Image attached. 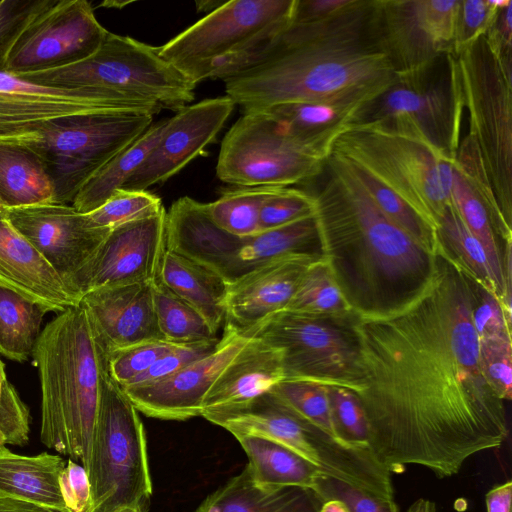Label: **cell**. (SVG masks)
<instances>
[{
  "label": "cell",
  "instance_id": "cell-10",
  "mask_svg": "<svg viewBox=\"0 0 512 512\" xmlns=\"http://www.w3.org/2000/svg\"><path fill=\"white\" fill-rule=\"evenodd\" d=\"M153 117L136 114H86L46 122L19 142L42 161L55 203L72 204L83 185L111 158L137 139Z\"/></svg>",
  "mask_w": 512,
  "mask_h": 512
},
{
  "label": "cell",
  "instance_id": "cell-41",
  "mask_svg": "<svg viewBox=\"0 0 512 512\" xmlns=\"http://www.w3.org/2000/svg\"><path fill=\"white\" fill-rule=\"evenodd\" d=\"M344 160L362 187L385 216L430 251L436 253L439 246L437 230L426 222L396 193L365 170L355 166L346 159Z\"/></svg>",
  "mask_w": 512,
  "mask_h": 512
},
{
  "label": "cell",
  "instance_id": "cell-34",
  "mask_svg": "<svg viewBox=\"0 0 512 512\" xmlns=\"http://www.w3.org/2000/svg\"><path fill=\"white\" fill-rule=\"evenodd\" d=\"M166 120L151 124L137 139L111 158L83 185L71 205L78 212L88 214L122 188L156 146Z\"/></svg>",
  "mask_w": 512,
  "mask_h": 512
},
{
  "label": "cell",
  "instance_id": "cell-16",
  "mask_svg": "<svg viewBox=\"0 0 512 512\" xmlns=\"http://www.w3.org/2000/svg\"><path fill=\"white\" fill-rule=\"evenodd\" d=\"M107 31L86 0H47L12 47L5 71L14 75L58 68L84 60Z\"/></svg>",
  "mask_w": 512,
  "mask_h": 512
},
{
  "label": "cell",
  "instance_id": "cell-53",
  "mask_svg": "<svg viewBox=\"0 0 512 512\" xmlns=\"http://www.w3.org/2000/svg\"><path fill=\"white\" fill-rule=\"evenodd\" d=\"M473 325L478 340L511 337V321L507 319L500 301L494 293L479 284Z\"/></svg>",
  "mask_w": 512,
  "mask_h": 512
},
{
  "label": "cell",
  "instance_id": "cell-11",
  "mask_svg": "<svg viewBox=\"0 0 512 512\" xmlns=\"http://www.w3.org/2000/svg\"><path fill=\"white\" fill-rule=\"evenodd\" d=\"M326 159L263 111L244 112L223 138L217 177L240 187H288L323 171Z\"/></svg>",
  "mask_w": 512,
  "mask_h": 512
},
{
  "label": "cell",
  "instance_id": "cell-47",
  "mask_svg": "<svg viewBox=\"0 0 512 512\" xmlns=\"http://www.w3.org/2000/svg\"><path fill=\"white\" fill-rule=\"evenodd\" d=\"M313 212V194L297 188L275 187L261 206L260 231L284 226Z\"/></svg>",
  "mask_w": 512,
  "mask_h": 512
},
{
  "label": "cell",
  "instance_id": "cell-59",
  "mask_svg": "<svg viewBox=\"0 0 512 512\" xmlns=\"http://www.w3.org/2000/svg\"><path fill=\"white\" fill-rule=\"evenodd\" d=\"M406 512H436V505L429 499L419 498L409 506Z\"/></svg>",
  "mask_w": 512,
  "mask_h": 512
},
{
  "label": "cell",
  "instance_id": "cell-26",
  "mask_svg": "<svg viewBox=\"0 0 512 512\" xmlns=\"http://www.w3.org/2000/svg\"><path fill=\"white\" fill-rule=\"evenodd\" d=\"M384 92L367 89L321 101L274 105L259 111L272 117L287 135L327 158L340 131Z\"/></svg>",
  "mask_w": 512,
  "mask_h": 512
},
{
  "label": "cell",
  "instance_id": "cell-50",
  "mask_svg": "<svg viewBox=\"0 0 512 512\" xmlns=\"http://www.w3.org/2000/svg\"><path fill=\"white\" fill-rule=\"evenodd\" d=\"M322 503L341 501L350 512H399L394 500L377 497L338 479L321 474L311 490Z\"/></svg>",
  "mask_w": 512,
  "mask_h": 512
},
{
  "label": "cell",
  "instance_id": "cell-15",
  "mask_svg": "<svg viewBox=\"0 0 512 512\" xmlns=\"http://www.w3.org/2000/svg\"><path fill=\"white\" fill-rule=\"evenodd\" d=\"M459 0H373L379 49L397 76L452 53Z\"/></svg>",
  "mask_w": 512,
  "mask_h": 512
},
{
  "label": "cell",
  "instance_id": "cell-62",
  "mask_svg": "<svg viewBox=\"0 0 512 512\" xmlns=\"http://www.w3.org/2000/svg\"><path fill=\"white\" fill-rule=\"evenodd\" d=\"M132 1H105L103 2L101 5L102 6H105V7H108V8H118V9H121L123 7H125L126 5H129L131 4Z\"/></svg>",
  "mask_w": 512,
  "mask_h": 512
},
{
  "label": "cell",
  "instance_id": "cell-29",
  "mask_svg": "<svg viewBox=\"0 0 512 512\" xmlns=\"http://www.w3.org/2000/svg\"><path fill=\"white\" fill-rule=\"evenodd\" d=\"M320 505L308 489L257 486L246 465L208 495L195 512H318Z\"/></svg>",
  "mask_w": 512,
  "mask_h": 512
},
{
  "label": "cell",
  "instance_id": "cell-55",
  "mask_svg": "<svg viewBox=\"0 0 512 512\" xmlns=\"http://www.w3.org/2000/svg\"><path fill=\"white\" fill-rule=\"evenodd\" d=\"M61 496L67 512H91V488L85 468L68 459L59 476Z\"/></svg>",
  "mask_w": 512,
  "mask_h": 512
},
{
  "label": "cell",
  "instance_id": "cell-58",
  "mask_svg": "<svg viewBox=\"0 0 512 512\" xmlns=\"http://www.w3.org/2000/svg\"><path fill=\"white\" fill-rule=\"evenodd\" d=\"M0 512H54L25 502L0 498Z\"/></svg>",
  "mask_w": 512,
  "mask_h": 512
},
{
  "label": "cell",
  "instance_id": "cell-4",
  "mask_svg": "<svg viewBox=\"0 0 512 512\" xmlns=\"http://www.w3.org/2000/svg\"><path fill=\"white\" fill-rule=\"evenodd\" d=\"M41 387L40 440L86 468L107 371V352L79 303L58 313L32 353Z\"/></svg>",
  "mask_w": 512,
  "mask_h": 512
},
{
  "label": "cell",
  "instance_id": "cell-22",
  "mask_svg": "<svg viewBox=\"0 0 512 512\" xmlns=\"http://www.w3.org/2000/svg\"><path fill=\"white\" fill-rule=\"evenodd\" d=\"M153 282L99 288L81 297L79 303L107 355L142 342L163 340L154 311Z\"/></svg>",
  "mask_w": 512,
  "mask_h": 512
},
{
  "label": "cell",
  "instance_id": "cell-1",
  "mask_svg": "<svg viewBox=\"0 0 512 512\" xmlns=\"http://www.w3.org/2000/svg\"><path fill=\"white\" fill-rule=\"evenodd\" d=\"M477 286L439 246L415 297L350 318L357 355L348 390L363 408L371 451L392 474L418 465L451 477L508 437L506 401L480 362Z\"/></svg>",
  "mask_w": 512,
  "mask_h": 512
},
{
  "label": "cell",
  "instance_id": "cell-60",
  "mask_svg": "<svg viewBox=\"0 0 512 512\" xmlns=\"http://www.w3.org/2000/svg\"><path fill=\"white\" fill-rule=\"evenodd\" d=\"M227 1L221 0H197L195 5L198 12H206L207 14L217 10L223 6Z\"/></svg>",
  "mask_w": 512,
  "mask_h": 512
},
{
  "label": "cell",
  "instance_id": "cell-39",
  "mask_svg": "<svg viewBox=\"0 0 512 512\" xmlns=\"http://www.w3.org/2000/svg\"><path fill=\"white\" fill-rule=\"evenodd\" d=\"M452 202L461 219L483 246L504 301L503 255L489 214L462 172L453 162Z\"/></svg>",
  "mask_w": 512,
  "mask_h": 512
},
{
  "label": "cell",
  "instance_id": "cell-51",
  "mask_svg": "<svg viewBox=\"0 0 512 512\" xmlns=\"http://www.w3.org/2000/svg\"><path fill=\"white\" fill-rule=\"evenodd\" d=\"M512 338L478 340L482 369L504 401L512 397Z\"/></svg>",
  "mask_w": 512,
  "mask_h": 512
},
{
  "label": "cell",
  "instance_id": "cell-32",
  "mask_svg": "<svg viewBox=\"0 0 512 512\" xmlns=\"http://www.w3.org/2000/svg\"><path fill=\"white\" fill-rule=\"evenodd\" d=\"M55 203L45 167L28 146L0 142V204L3 208Z\"/></svg>",
  "mask_w": 512,
  "mask_h": 512
},
{
  "label": "cell",
  "instance_id": "cell-45",
  "mask_svg": "<svg viewBox=\"0 0 512 512\" xmlns=\"http://www.w3.org/2000/svg\"><path fill=\"white\" fill-rule=\"evenodd\" d=\"M179 346L153 340L115 350L107 355L108 372L119 386L127 387L162 356Z\"/></svg>",
  "mask_w": 512,
  "mask_h": 512
},
{
  "label": "cell",
  "instance_id": "cell-38",
  "mask_svg": "<svg viewBox=\"0 0 512 512\" xmlns=\"http://www.w3.org/2000/svg\"><path fill=\"white\" fill-rule=\"evenodd\" d=\"M285 310L333 318L354 314L323 257L305 269Z\"/></svg>",
  "mask_w": 512,
  "mask_h": 512
},
{
  "label": "cell",
  "instance_id": "cell-18",
  "mask_svg": "<svg viewBox=\"0 0 512 512\" xmlns=\"http://www.w3.org/2000/svg\"><path fill=\"white\" fill-rule=\"evenodd\" d=\"M166 210L111 229L68 287L80 302L86 293L104 287L153 282L165 244Z\"/></svg>",
  "mask_w": 512,
  "mask_h": 512
},
{
  "label": "cell",
  "instance_id": "cell-54",
  "mask_svg": "<svg viewBox=\"0 0 512 512\" xmlns=\"http://www.w3.org/2000/svg\"><path fill=\"white\" fill-rule=\"evenodd\" d=\"M219 339L213 342L181 345L175 348L157 360L127 387L153 383L173 375L190 363L209 354L215 348Z\"/></svg>",
  "mask_w": 512,
  "mask_h": 512
},
{
  "label": "cell",
  "instance_id": "cell-63",
  "mask_svg": "<svg viewBox=\"0 0 512 512\" xmlns=\"http://www.w3.org/2000/svg\"><path fill=\"white\" fill-rule=\"evenodd\" d=\"M116 512H139V511L135 510V509L125 508V509L118 510Z\"/></svg>",
  "mask_w": 512,
  "mask_h": 512
},
{
  "label": "cell",
  "instance_id": "cell-31",
  "mask_svg": "<svg viewBox=\"0 0 512 512\" xmlns=\"http://www.w3.org/2000/svg\"><path fill=\"white\" fill-rule=\"evenodd\" d=\"M248 457V470L260 487H298L313 490L322 474L293 450L258 435H233Z\"/></svg>",
  "mask_w": 512,
  "mask_h": 512
},
{
  "label": "cell",
  "instance_id": "cell-8",
  "mask_svg": "<svg viewBox=\"0 0 512 512\" xmlns=\"http://www.w3.org/2000/svg\"><path fill=\"white\" fill-rule=\"evenodd\" d=\"M469 132L506 222H512V67L490 50L485 37L455 55Z\"/></svg>",
  "mask_w": 512,
  "mask_h": 512
},
{
  "label": "cell",
  "instance_id": "cell-13",
  "mask_svg": "<svg viewBox=\"0 0 512 512\" xmlns=\"http://www.w3.org/2000/svg\"><path fill=\"white\" fill-rule=\"evenodd\" d=\"M295 4L296 0H229L157 47L158 54L197 85L219 58L272 26L292 23Z\"/></svg>",
  "mask_w": 512,
  "mask_h": 512
},
{
  "label": "cell",
  "instance_id": "cell-7",
  "mask_svg": "<svg viewBox=\"0 0 512 512\" xmlns=\"http://www.w3.org/2000/svg\"><path fill=\"white\" fill-rule=\"evenodd\" d=\"M18 77L44 86L112 92L175 111L194 100L196 87L158 54L157 47L111 32L84 60Z\"/></svg>",
  "mask_w": 512,
  "mask_h": 512
},
{
  "label": "cell",
  "instance_id": "cell-43",
  "mask_svg": "<svg viewBox=\"0 0 512 512\" xmlns=\"http://www.w3.org/2000/svg\"><path fill=\"white\" fill-rule=\"evenodd\" d=\"M454 162L484 204L495 233L504 245L512 241V228L501 213L479 147L471 135L467 134L459 143Z\"/></svg>",
  "mask_w": 512,
  "mask_h": 512
},
{
  "label": "cell",
  "instance_id": "cell-42",
  "mask_svg": "<svg viewBox=\"0 0 512 512\" xmlns=\"http://www.w3.org/2000/svg\"><path fill=\"white\" fill-rule=\"evenodd\" d=\"M270 391L302 418L341 441L334 422L327 386L303 380L283 379Z\"/></svg>",
  "mask_w": 512,
  "mask_h": 512
},
{
  "label": "cell",
  "instance_id": "cell-64",
  "mask_svg": "<svg viewBox=\"0 0 512 512\" xmlns=\"http://www.w3.org/2000/svg\"><path fill=\"white\" fill-rule=\"evenodd\" d=\"M2 215H3V207H2V205L0 204V216H2Z\"/></svg>",
  "mask_w": 512,
  "mask_h": 512
},
{
  "label": "cell",
  "instance_id": "cell-19",
  "mask_svg": "<svg viewBox=\"0 0 512 512\" xmlns=\"http://www.w3.org/2000/svg\"><path fill=\"white\" fill-rule=\"evenodd\" d=\"M3 215L40 252L67 286L111 231V228L94 226L87 214L69 204L3 208Z\"/></svg>",
  "mask_w": 512,
  "mask_h": 512
},
{
  "label": "cell",
  "instance_id": "cell-49",
  "mask_svg": "<svg viewBox=\"0 0 512 512\" xmlns=\"http://www.w3.org/2000/svg\"><path fill=\"white\" fill-rule=\"evenodd\" d=\"M327 391L340 440L351 445L369 446L365 414L356 395L338 386H327Z\"/></svg>",
  "mask_w": 512,
  "mask_h": 512
},
{
  "label": "cell",
  "instance_id": "cell-37",
  "mask_svg": "<svg viewBox=\"0 0 512 512\" xmlns=\"http://www.w3.org/2000/svg\"><path fill=\"white\" fill-rule=\"evenodd\" d=\"M152 294L157 325L164 341L192 345L219 339L205 318L158 278L152 283Z\"/></svg>",
  "mask_w": 512,
  "mask_h": 512
},
{
  "label": "cell",
  "instance_id": "cell-61",
  "mask_svg": "<svg viewBox=\"0 0 512 512\" xmlns=\"http://www.w3.org/2000/svg\"><path fill=\"white\" fill-rule=\"evenodd\" d=\"M318 512H350L339 500H327L322 502Z\"/></svg>",
  "mask_w": 512,
  "mask_h": 512
},
{
  "label": "cell",
  "instance_id": "cell-28",
  "mask_svg": "<svg viewBox=\"0 0 512 512\" xmlns=\"http://www.w3.org/2000/svg\"><path fill=\"white\" fill-rule=\"evenodd\" d=\"M66 463L60 455L48 452L20 455L0 445V498L67 512L59 486V476Z\"/></svg>",
  "mask_w": 512,
  "mask_h": 512
},
{
  "label": "cell",
  "instance_id": "cell-24",
  "mask_svg": "<svg viewBox=\"0 0 512 512\" xmlns=\"http://www.w3.org/2000/svg\"><path fill=\"white\" fill-rule=\"evenodd\" d=\"M321 255L272 262L228 283L225 323L246 331L286 309L305 269Z\"/></svg>",
  "mask_w": 512,
  "mask_h": 512
},
{
  "label": "cell",
  "instance_id": "cell-36",
  "mask_svg": "<svg viewBox=\"0 0 512 512\" xmlns=\"http://www.w3.org/2000/svg\"><path fill=\"white\" fill-rule=\"evenodd\" d=\"M441 248L479 285L501 299L494 273L479 240L467 228L454 205H449L437 225Z\"/></svg>",
  "mask_w": 512,
  "mask_h": 512
},
{
  "label": "cell",
  "instance_id": "cell-40",
  "mask_svg": "<svg viewBox=\"0 0 512 512\" xmlns=\"http://www.w3.org/2000/svg\"><path fill=\"white\" fill-rule=\"evenodd\" d=\"M275 187H241L228 190L207 203L213 221L226 232L240 238L260 233V209Z\"/></svg>",
  "mask_w": 512,
  "mask_h": 512
},
{
  "label": "cell",
  "instance_id": "cell-14",
  "mask_svg": "<svg viewBox=\"0 0 512 512\" xmlns=\"http://www.w3.org/2000/svg\"><path fill=\"white\" fill-rule=\"evenodd\" d=\"M162 108L150 101L107 91L40 85L0 71V142H23L46 122L86 114L154 116Z\"/></svg>",
  "mask_w": 512,
  "mask_h": 512
},
{
  "label": "cell",
  "instance_id": "cell-52",
  "mask_svg": "<svg viewBox=\"0 0 512 512\" xmlns=\"http://www.w3.org/2000/svg\"><path fill=\"white\" fill-rule=\"evenodd\" d=\"M46 1L0 0V71H5L12 47Z\"/></svg>",
  "mask_w": 512,
  "mask_h": 512
},
{
  "label": "cell",
  "instance_id": "cell-30",
  "mask_svg": "<svg viewBox=\"0 0 512 512\" xmlns=\"http://www.w3.org/2000/svg\"><path fill=\"white\" fill-rule=\"evenodd\" d=\"M157 278L196 309L215 332L225 324L228 282L220 274L166 249Z\"/></svg>",
  "mask_w": 512,
  "mask_h": 512
},
{
  "label": "cell",
  "instance_id": "cell-25",
  "mask_svg": "<svg viewBox=\"0 0 512 512\" xmlns=\"http://www.w3.org/2000/svg\"><path fill=\"white\" fill-rule=\"evenodd\" d=\"M0 285L48 312L61 313L79 304L64 279L4 215L0 216Z\"/></svg>",
  "mask_w": 512,
  "mask_h": 512
},
{
  "label": "cell",
  "instance_id": "cell-2",
  "mask_svg": "<svg viewBox=\"0 0 512 512\" xmlns=\"http://www.w3.org/2000/svg\"><path fill=\"white\" fill-rule=\"evenodd\" d=\"M314 196L321 255L354 314L390 312L430 280L434 253L377 207L346 161L330 153Z\"/></svg>",
  "mask_w": 512,
  "mask_h": 512
},
{
  "label": "cell",
  "instance_id": "cell-21",
  "mask_svg": "<svg viewBox=\"0 0 512 512\" xmlns=\"http://www.w3.org/2000/svg\"><path fill=\"white\" fill-rule=\"evenodd\" d=\"M235 103L228 96L187 105L166 120L156 146L122 188L147 190L179 172L212 143Z\"/></svg>",
  "mask_w": 512,
  "mask_h": 512
},
{
  "label": "cell",
  "instance_id": "cell-46",
  "mask_svg": "<svg viewBox=\"0 0 512 512\" xmlns=\"http://www.w3.org/2000/svg\"><path fill=\"white\" fill-rule=\"evenodd\" d=\"M511 0H459L452 53L459 54L491 27Z\"/></svg>",
  "mask_w": 512,
  "mask_h": 512
},
{
  "label": "cell",
  "instance_id": "cell-9",
  "mask_svg": "<svg viewBox=\"0 0 512 512\" xmlns=\"http://www.w3.org/2000/svg\"><path fill=\"white\" fill-rule=\"evenodd\" d=\"M464 111L457 58L445 54L396 82L364 106L355 122H378L418 135L455 160Z\"/></svg>",
  "mask_w": 512,
  "mask_h": 512
},
{
  "label": "cell",
  "instance_id": "cell-27",
  "mask_svg": "<svg viewBox=\"0 0 512 512\" xmlns=\"http://www.w3.org/2000/svg\"><path fill=\"white\" fill-rule=\"evenodd\" d=\"M283 379L281 352L250 338L209 389L201 416L243 407Z\"/></svg>",
  "mask_w": 512,
  "mask_h": 512
},
{
  "label": "cell",
  "instance_id": "cell-3",
  "mask_svg": "<svg viewBox=\"0 0 512 512\" xmlns=\"http://www.w3.org/2000/svg\"><path fill=\"white\" fill-rule=\"evenodd\" d=\"M373 0H352L325 19L291 24L261 64L224 80L242 112L388 90L397 75L378 47Z\"/></svg>",
  "mask_w": 512,
  "mask_h": 512
},
{
  "label": "cell",
  "instance_id": "cell-6",
  "mask_svg": "<svg viewBox=\"0 0 512 512\" xmlns=\"http://www.w3.org/2000/svg\"><path fill=\"white\" fill-rule=\"evenodd\" d=\"M91 512H148L152 497L147 439L138 410L107 371L89 462Z\"/></svg>",
  "mask_w": 512,
  "mask_h": 512
},
{
  "label": "cell",
  "instance_id": "cell-17",
  "mask_svg": "<svg viewBox=\"0 0 512 512\" xmlns=\"http://www.w3.org/2000/svg\"><path fill=\"white\" fill-rule=\"evenodd\" d=\"M202 417L232 435L252 434L275 441L333 478H345L357 459L353 446L302 418L271 391L243 407Z\"/></svg>",
  "mask_w": 512,
  "mask_h": 512
},
{
  "label": "cell",
  "instance_id": "cell-44",
  "mask_svg": "<svg viewBox=\"0 0 512 512\" xmlns=\"http://www.w3.org/2000/svg\"><path fill=\"white\" fill-rule=\"evenodd\" d=\"M163 209L161 199L147 190L119 188L105 203L87 215L94 226L112 229L153 216Z\"/></svg>",
  "mask_w": 512,
  "mask_h": 512
},
{
  "label": "cell",
  "instance_id": "cell-12",
  "mask_svg": "<svg viewBox=\"0 0 512 512\" xmlns=\"http://www.w3.org/2000/svg\"><path fill=\"white\" fill-rule=\"evenodd\" d=\"M351 316L333 318L283 310L242 332L281 352L284 379L348 389L357 355Z\"/></svg>",
  "mask_w": 512,
  "mask_h": 512
},
{
  "label": "cell",
  "instance_id": "cell-56",
  "mask_svg": "<svg viewBox=\"0 0 512 512\" xmlns=\"http://www.w3.org/2000/svg\"><path fill=\"white\" fill-rule=\"evenodd\" d=\"M352 0H296L291 24L319 21L342 10Z\"/></svg>",
  "mask_w": 512,
  "mask_h": 512
},
{
  "label": "cell",
  "instance_id": "cell-35",
  "mask_svg": "<svg viewBox=\"0 0 512 512\" xmlns=\"http://www.w3.org/2000/svg\"><path fill=\"white\" fill-rule=\"evenodd\" d=\"M48 311L0 285V354L25 362L32 356Z\"/></svg>",
  "mask_w": 512,
  "mask_h": 512
},
{
  "label": "cell",
  "instance_id": "cell-57",
  "mask_svg": "<svg viewBox=\"0 0 512 512\" xmlns=\"http://www.w3.org/2000/svg\"><path fill=\"white\" fill-rule=\"evenodd\" d=\"M512 481L492 487L485 496L487 512H511Z\"/></svg>",
  "mask_w": 512,
  "mask_h": 512
},
{
  "label": "cell",
  "instance_id": "cell-23",
  "mask_svg": "<svg viewBox=\"0 0 512 512\" xmlns=\"http://www.w3.org/2000/svg\"><path fill=\"white\" fill-rule=\"evenodd\" d=\"M244 240L220 228L207 203L184 196L166 211V249L212 269L228 283L237 278Z\"/></svg>",
  "mask_w": 512,
  "mask_h": 512
},
{
  "label": "cell",
  "instance_id": "cell-48",
  "mask_svg": "<svg viewBox=\"0 0 512 512\" xmlns=\"http://www.w3.org/2000/svg\"><path fill=\"white\" fill-rule=\"evenodd\" d=\"M29 433V409L8 380L0 358V445H24Z\"/></svg>",
  "mask_w": 512,
  "mask_h": 512
},
{
  "label": "cell",
  "instance_id": "cell-5",
  "mask_svg": "<svg viewBox=\"0 0 512 512\" xmlns=\"http://www.w3.org/2000/svg\"><path fill=\"white\" fill-rule=\"evenodd\" d=\"M331 152L368 172L436 230L453 204L454 159L418 135L378 122H355L340 131Z\"/></svg>",
  "mask_w": 512,
  "mask_h": 512
},
{
  "label": "cell",
  "instance_id": "cell-20",
  "mask_svg": "<svg viewBox=\"0 0 512 512\" xmlns=\"http://www.w3.org/2000/svg\"><path fill=\"white\" fill-rule=\"evenodd\" d=\"M250 337L225 323L215 348L162 380L122 388L136 409L163 420H187L201 416L203 401L218 376Z\"/></svg>",
  "mask_w": 512,
  "mask_h": 512
},
{
  "label": "cell",
  "instance_id": "cell-33",
  "mask_svg": "<svg viewBox=\"0 0 512 512\" xmlns=\"http://www.w3.org/2000/svg\"><path fill=\"white\" fill-rule=\"evenodd\" d=\"M307 254L321 255L314 212L284 226L245 238L238 255L236 279L272 262Z\"/></svg>",
  "mask_w": 512,
  "mask_h": 512
}]
</instances>
